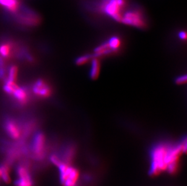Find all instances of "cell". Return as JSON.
I'll return each mask as SVG.
<instances>
[{
  "label": "cell",
  "mask_w": 187,
  "mask_h": 186,
  "mask_svg": "<svg viewBox=\"0 0 187 186\" xmlns=\"http://www.w3.org/2000/svg\"><path fill=\"white\" fill-rule=\"evenodd\" d=\"M186 147L185 138L176 142L163 140L154 144L150 151V174L156 176L177 172Z\"/></svg>",
  "instance_id": "cell-1"
},
{
  "label": "cell",
  "mask_w": 187,
  "mask_h": 186,
  "mask_svg": "<svg viewBox=\"0 0 187 186\" xmlns=\"http://www.w3.org/2000/svg\"><path fill=\"white\" fill-rule=\"evenodd\" d=\"M30 144L28 146V156L37 161L45 160L51 151L46 135L41 131H36L32 135Z\"/></svg>",
  "instance_id": "cell-2"
},
{
  "label": "cell",
  "mask_w": 187,
  "mask_h": 186,
  "mask_svg": "<svg viewBox=\"0 0 187 186\" xmlns=\"http://www.w3.org/2000/svg\"><path fill=\"white\" fill-rule=\"evenodd\" d=\"M56 166L58 168L62 186H80V171L74 165L59 162Z\"/></svg>",
  "instance_id": "cell-3"
},
{
  "label": "cell",
  "mask_w": 187,
  "mask_h": 186,
  "mask_svg": "<svg viewBox=\"0 0 187 186\" xmlns=\"http://www.w3.org/2000/svg\"><path fill=\"white\" fill-rule=\"evenodd\" d=\"M2 126L4 133L12 140L17 141L21 139L22 127L20 117L5 115L2 118Z\"/></svg>",
  "instance_id": "cell-4"
},
{
  "label": "cell",
  "mask_w": 187,
  "mask_h": 186,
  "mask_svg": "<svg viewBox=\"0 0 187 186\" xmlns=\"http://www.w3.org/2000/svg\"><path fill=\"white\" fill-rule=\"evenodd\" d=\"M17 180L15 186H34L35 183L33 178L31 164L27 160H22L16 168Z\"/></svg>",
  "instance_id": "cell-5"
},
{
  "label": "cell",
  "mask_w": 187,
  "mask_h": 186,
  "mask_svg": "<svg viewBox=\"0 0 187 186\" xmlns=\"http://www.w3.org/2000/svg\"><path fill=\"white\" fill-rule=\"evenodd\" d=\"M17 12L19 13H15L14 20L18 24L26 27H33L37 26L40 23L39 16L27 7H21L20 10Z\"/></svg>",
  "instance_id": "cell-6"
},
{
  "label": "cell",
  "mask_w": 187,
  "mask_h": 186,
  "mask_svg": "<svg viewBox=\"0 0 187 186\" xmlns=\"http://www.w3.org/2000/svg\"><path fill=\"white\" fill-rule=\"evenodd\" d=\"M124 5V0H103L101 9L114 20L121 22L122 16L121 11Z\"/></svg>",
  "instance_id": "cell-7"
},
{
  "label": "cell",
  "mask_w": 187,
  "mask_h": 186,
  "mask_svg": "<svg viewBox=\"0 0 187 186\" xmlns=\"http://www.w3.org/2000/svg\"><path fill=\"white\" fill-rule=\"evenodd\" d=\"M10 97L14 106L17 108H23L27 106L32 99L30 86L27 85L19 86Z\"/></svg>",
  "instance_id": "cell-8"
},
{
  "label": "cell",
  "mask_w": 187,
  "mask_h": 186,
  "mask_svg": "<svg viewBox=\"0 0 187 186\" xmlns=\"http://www.w3.org/2000/svg\"><path fill=\"white\" fill-rule=\"evenodd\" d=\"M121 22L129 26L139 28H144L147 26L146 20L143 13L139 10H130L124 13L122 16Z\"/></svg>",
  "instance_id": "cell-9"
},
{
  "label": "cell",
  "mask_w": 187,
  "mask_h": 186,
  "mask_svg": "<svg viewBox=\"0 0 187 186\" xmlns=\"http://www.w3.org/2000/svg\"><path fill=\"white\" fill-rule=\"evenodd\" d=\"M32 94L39 99H47L50 97L52 94L51 85L43 79L36 80L30 85Z\"/></svg>",
  "instance_id": "cell-10"
},
{
  "label": "cell",
  "mask_w": 187,
  "mask_h": 186,
  "mask_svg": "<svg viewBox=\"0 0 187 186\" xmlns=\"http://www.w3.org/2000/svg\"><path fill=\"white\" fill-rule=\"evenodd\" d=\"M0 5L11 14H15L20 7L18 0H0Z\"/></svg>",
  "instance_id": "cell-11"
},
{
  "label": "cell",
  "mask_w": 187,
  "mask_h": 186,
  "mask_svg": "<svg viewBox=\"0 0 187 186\" xmlns=\"http://www.w3.org/2000/svg\"><path fill=\"white\" fill-rule=\"evenodd\" d=\"M114 53H115V52L111 49L107 41L99 45L98 47H97L95 49L94 54L93 56L95 57H98Z\"/></svg>",
  "instance_id": "cell-12"
},
{
  "label": "cell",
  "mask_w": 187,
  "mask_h": 186,
  "mask_svg": "<svg viewBox=\"0 0 187 186\" xmlns=\"http://www.w3.org/2000/svg\"><path fill=\"white\" fill-rule=\"evenodd\" d=\"M10 166L11 165H10L5 161L2 163L0 164V183H9V170Z\"/></svg>",
  "instance_id": "cell-13"
},
{
  "label": "cell",
  "mask_w": 187,
  "mask_h": 186,
  "mask_svg": "<svg viewBox=\"0 0 187 186\" xmlns=\"http://www.w3.org/2000/svg\"><path fill=\"white\" fill-rule=\"evenodd\" d=\"M100 68L101 65L99 60L97 57H93L92 59V62H91V67H90V77L92 79H96L100 72Z\"/></svg>",
  "instance_id": "cell-14"
},
{
  "label": "cell",
  "mask_w": 187,
  "mask_h": 186,
  "mask_svg": "<svg viewBox=\"0 0 187 186\" xmlns=\"http://www.w3.org/2000/svg\"><path fill=\"white\" fill-rule=\"evenodd\" d=\"M18 67L15 65H10L7 67V73L4 82H15L18 75Z\"/></svg>",
  "instance_id": "cell-15"
},
{
  "label": "cell",
  "mask_w": 187,
  "mask_h": 186,
  "mask_svg": "<svg viewBox=\"0 0 187 186\" xmlns=\"http://www.w3.org/2000/svg\"><path fill=\"white\" fill-rule=\"evenodd\" d=\"M108 45L111 47V49L116 53L120 49L121 45V41L119 37L118 36H113L111 37L108 41H107Z\"/></svg>",
  "instance_id": "cell-16"
},
{
  "label": "cell",
  "mask_w": 187,
  "mask_h": 186,
  "mask_svg": "<svg viewBox=\"0 0 187 186\" xmlns=\"http://www.w3.org/2000/svg\"><path fill=\"white\" fill-rule=\"evenodd\" d=\"M93 57V55L91 54H85L82 55L80 57H78L76 60V64L79 65H82L87 63L89 60H90Z\"/></svg>",
  "instance_id": "cell-17"
},
{
  "label": "cell",
  "mask_w": 187,
  "mask_h": 186,
  "mask_svg": "<svg viewBox=\"0 0 187 186\" xmlns=\"http://www.w3.org/2000/svg\"><path fill=\"white\" fill-rule=\"evenodd\" d=\"M186 82H187V76L186 75L181 76L176 79V83L177 84H184V83H185Z\"/></svg>",
  "instance_id": "cell-18"
},
{
  "label": "cell",
  "mask_w": 187,
  "mask_h": 186,
  "mask_svg": "<svg viewBox=\"0 0 187 186\" xmlns=\"http://www.w3.org/2000/svg\"><path fill=\"white\" fill-rule=\"evenodd\" d=\"M179 36L181 39H183V40H185L187 39V35L185 31H181L179 33Z\"/></svg>",
  "instance_id": "cell-19"
}]
</instances>
